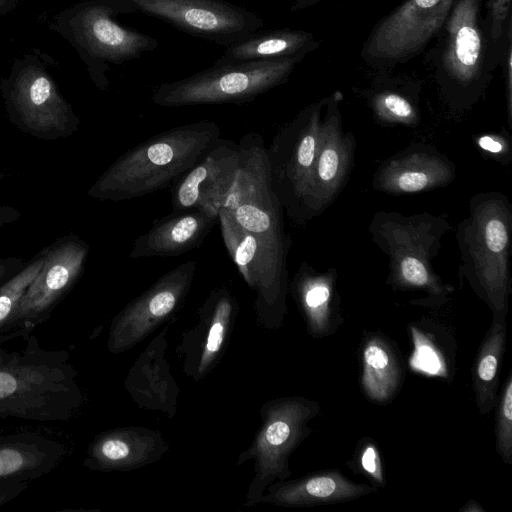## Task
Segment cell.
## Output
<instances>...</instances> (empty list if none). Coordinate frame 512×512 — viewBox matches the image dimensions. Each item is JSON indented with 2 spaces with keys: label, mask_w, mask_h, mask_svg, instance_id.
I'll return each mask as SVG.
<instances>
[{
  "label": "cell",
  "mask_w": 512,
  "mask_h": 512,
  "mask_svg": "<svg viewBox=\"0 0 512 512\" xmlns=\"http://www.w3.org/2000/svg\"><path fill=\"white\" fill-rule=\"evenodd\" d=\"M221 138L220 127L201 120L154 135L119 156L94 182L88 196L123 201L165 189Z\"/></svg>",
  "instance_id": "6da1fadb"
},
{
  "label": "cell",
  "mask_w": 512,
  "mask_h": 512,
  "mask_svg": "<svg viewBox=\"0 0 512 512\" xmlns=\"http://www.w3.org/2000/svg\"><path fill=\"white\" fill-rule=\"evenodd\" d=\"M20 351L0 357V419L65 422L78 412L82 393L65 350H46L34 335Z\"/></svg>",
  "instance_id": "7a4b0ae2"
},
{
  "label": "cell",
  "mask_w": 512,
  "mask_h": 512,
  "mask_svg": "<svg viewBox=\"0 0 512 512\" xmlns=\"http://www.w3.org/2000/svg\"><path fill=\"white\" fill-rule=\"evenodd\" d=\"M468 209V216L456 227L460 285L467 281L492 316H507L512 293V204L506 195L489 191L473 195Z\"/></svg>",
  "instance_id": "3957f363"
},
{
  "label": "cell",
  "mask_w": 512,
  "mask_h": 512,
  "mask_svg": "<svg viewBox=\"0 0 512 512\" xmlns=\"http://www.w3.org/2000/svg\"><path fill=\"white\" fill-rule=\"evenodd\" d=\"M451 229L446 214L376 211L368 232L388 257L386 284L397 291L425 292V298L410 302L415 305L438 307L446 303L454 287L442 281L432 263L440 251L442 238Z\"/></svg>",
  "instance_id": "277c9868"
},
{
  "label": "cell",
  "mask_w": 512,
  "mask_h": 512,
  "mask_svg": "<svg viewBox=\"0 0 512 512\" xmlns=\"http://www.w3.org/2000/svg\"><path fill=\"white\" fill-rule=\"evenodd\" d=\"M483 0H455L429 51L440 96L450 112L469 110L485 92L497 65L481 17Z\"/></svg>",
  "instance_id": "5b68a950"
},
{
  "label": "cell",
  "mask_w": 512,
  "mask_h": 512,
  "mask_svg": "<svg viewBox=\"0 0 512 512\" xmlns=\"http://www.w3.org/2000/svg\"><path fill=\"white\" fill-rule=\"evenodd\" d=\"M133 14L125 0H85L59 11L48 26L77 52L92 83L105 91L111 65L140 58L159 47L157 39L116 21Z\"/></svg>",
  "instance_id": "8992f818"
},
{
  "label": "cell",
  "mask_w": 512,
  "mask_h": 512,
  "mask_svg": "<svg viewBox=\"0 0 512 512\" xmlns=\"http://www.w3.org/2000/svg\"><path fill=\"white\" fill-rule=\"evenodd\" d=\"M53 64L49 55L33 49L15 58L0 81L9 121L20 131L47 141L73 135L80 124L51 73Z\"/></svg>",
  "instance_id": "52a82bcc"
},
{
  "label": "cell",
  "mask_w": 512,
  "mask_h": 512,
  "mask_svg": "<svg viewBox=\"0 0 512 512\" xmlns=\"http://www.w3.org/2000/svg\"><path fill=\"white\" fill-rule=\"evenodd\" d=\"M299 58L217 64L160 84L152 102L161 107L244 104L286 83Z\"/></svg>",
  "instance_id": "ba28073f"
},
{
  "label": "cell",
  "mask_w": 512,
  "mask_h": 512,
  "mask_svg": "<svg viewBox=\"0 0 512 512\" xmlns=\"http://www.w3.org/2000/svg\"><path fill=\"white\" fill-rule=\"evenodd\" d=\"M326 101L327 97L305 106L266 147L273 189L284 211L297 223L309 221V189Z\"/></svg>",
  "instance_id": "9c48e42d"
},
{
  "label": "cell",
  "mask_w": 512,
  "mask_h": 512,
  "mask_svg": "<svg viewBox=\"0 0 512 512\" xmlns=\"http://www.w3.org/2000/svg\"><path fill=\"white\" fill-rule=\"evenodd\" d=\"M237 144V174L223 207L245 230L272 243L290 246L284 226V208L272 186L262 136L250 132Z\"/></svg>",
  "instance_id": "30bf717a"
},
{
  "label": "cell",
  "mask_w": 512,
  "mask_h": 512,
  "mask_svg": "<svg viewBox=\"0 0 512 512\" xmlns=\"http://www.w3.org/2000/svg\"><path fill=\"white\" fill-rule=\"evenodd\" d=\"M455 0H405L378 21L360 56L378 71H389L424 52L441 31Z\"/></svg>",
  "instance_id": "8fae6325"
},
{
  "label": "cell",
  "mask_w": 512,
  "mask_h": 512,
  "mask_svg": "<svg viewBox=\"0 0 512 512\" xmlns=\"http://www.w3.org/2000/svg\"><path fill=\"white\" fill-rule=\"evenodd\" d=\"M133 13L227 47L263 28L262 18L227 0H125Z\"/></svg>",
  "instance_id": "7c38bea8"
},
{
  "label": "cell",
  "mask_w": 512,
  "mask_h": 512,
  "mask_svg": "<svg viewBox=\"0 0 512 512\" xmlns=\"http://www.w3.org/2000/svg\"><path fill=\"white\" fill-rule=\"evenodd\" d=\"M89 244L75 234L45 247L43 265L22 297L10 328L34 330L51 317L83 272Z\"/></svg>",
  "instance_id": "4fadbf2b"
},
{
  "label": "cell",
  "mask_w": 512,
  "mask_h": 512,
  "mask_svg": "<svg viewBox=\"0 0 512 512\" xmlns=\"http://www.w3.org/2000/svg\"><path fill=\"white\" fill-rule=\"evenodd\" d=\"M218 221L228 254L246 283L257 290L265 306L275 308L279 314L284 313L290 247L245 230L224 207L218 210Z\"/></svg>",
  "instance_id": "5bb4252c"
},
{
  "label": "cell",
  "mask_w": 512,
  "mask_h": 512,
  "mask_svg": "<svg viewBox=\"0 0 512 512\" xmlns=\"http://www.w3.org/2000/svg\"><path fill=\"white\" fill-rule=\"evenodd\" d=\"M342 99L343 94L338 90L327 96L310 182L309 220L322 214L333 203L353 168L356 140L352 132L344 131L342 127Z\"/></svg>",
  "instance_id": "9a60e30c"
},
{
  "label": "cell",
  "mask_w": 512,
  "mask_h": 512,
  "mask_svg": "<svg viewBox=\"0 0 512 512\" xmlns=\"http://www.w3.org/2000/svg\"><path fill=\"white\" fill-rule=\"evenodd\" d=\"M239 163L238 144L220 138L184 175L173 183L172 212L223 207Z\"/></svg>",
  "instance_id": "2e32d148"
},
{
  "label": "cell",
  "mask_w": 512,
  "mask_h": 512,
  "mask_svg": "<svg viewBox=\"0 0 512 512\" xmlns=\"http://www.w3.org/2000/svg\"><path fill=\"white\" fill-rule=\"evenodd\" d=\"M456 165L435 147L417 143L386 160L374 173L376 191L406 195L442 188L456 177Z\"/></svg>",
  "instance_id": "e0dca14e"
},
{
  "label": "cell",
  "mask_w": 512,
  "mask_h": 512,
  "mask_svg": "<svg viewBox=\"0 0 512 512\" xmlns=\"http://www.w3.org/2000/svg\"><path fill=\"white\" fill-rule=\"evenodd\" d=\"M196 269L195 260L180 264L131 303L112 328V349L126 346L132 339L140 337L150 325L167 316L188 292Z\"/></svg>",
  "instance_id": "ac0fdd59"
},
{
  "label": "cell",
  "mask_w": 512,
  "mask_h": 512,
  "mask_svg": "<svg viewBox=\"0 0 512 512\" xmlns=\"http://www.w3.org/2000/svg\"><path fill=\"white\" fill-rule=\"evenodd\" d=\"M218 221V210L191 208L155 221L139 236L129 253L132 259L173 257L198 247Z\"/></svg>",
  "instance_id": "d6986e66"
},
{
  "label": "cell",
  "mask_w": 512,
  "mask_h": 512,
  "mask_svg": "<svg viewBox=\"0 0 512 512\" xmlns=\"http://www.w3.org/2000/svg\"><path fill=\"white\" fill-rule=\"evenodd\" d=\"M334 267L319 271L302 262L292 280V294L314 338L334 335L344 323Z\"/></svg>",
  "instance_id": "ffe728a7"
},
{
  "label": "cell",
  "mask_w": 512,
  "mask_h": 512,
  "mask_svg": "<svg viewBox=\"0 0 512 512\" xmlns=\"http://www.w3.org/2000/svg\"><path fill=\"white\" fill-rule=\"evenodd\" d=\"M67 448L35 431L0 432V481L41 478L62 464Z\"/></svg>",
  "instance_id": "44dd1931"
},
{
  "label": "cell",
  "mask_w": 512,
  "mask_h": 512,
  "mask_svg": "<svg viewBox=\"0 0 512 512\" xmlns=\"http://www.w3.org/2000/svg\"><path fill=\"white\" fill-rule=\"evenodd\" d=\"M320 410L318 402L299 397L282 401L276 407L261 441L268 473L282 478L290 474L288 456L310 434L307 424Z\"/></svg>",
  "instance_id": "7402d4cb"
},
{
  "label": "cell",
  "mask_w": 512,
  "mask_h": 512,
  "mask_svg": "<svg viewBox=\"0 0 512 512\" xmlns=\"http://www.w3.org/2000/svg\"><path fill=\"white\" fill-rule=\"evenodd\" d=\"M360 387L371 402L387 404L398 395L404 380L401 354L380 331L365 333L359 346Z\"/></svg>",
  "instance_id": "603a6c76"
},
{
  "label": "cell",
  "mask_w": 512,
  "mask_h": 512,
  "mask_svg": "<svg viewBox=\"0 0 512 512\" xmlns=\"http://www.w3.org/2000/svg\"><path fill=\"white\" fill-rule=\"evenodd\" d=\"M320 42L308 31L290 28L258 30L225 47L214 63L228 64L256 60L303 58L315 51Z\"/></svg>",
  "instance_id": "cb8c5ba5"
},
{
  "label": "cell",
  "mask_w": 512,
  "mask_h": 512,
  "mask_svg": "<svg viewBox=\"0 0 512 512\" xmlns=\"http://www.w3.org/2000/svg\"><path fill=\"white\" fill-rule=\"evenodd\" d=\"M376 490L353 482L338 469H327L282 486L275 497L287 506H319L353 501Z\"/></svg>",
  "instance_id": "d4e9b609"
},
{
  "label": "cell",
  "mask_w": 512,
  "mask_h": 512,
  "mask_svg": "<svg viewBox=\"0 0 512 512\" xmlns=\"http://www.w3.org/2000/svg\"><path fill=\"white\" fill-rule=\"evenodd\" d=\"M374 80L367 99L375 119L383 125L418 126L421 82L386 76L383 72Z\"/></svg>",
  "instance_id": "484cf974"
},
{
  "label": "cell",
  "mask_w": 512,
  "mask_h": 512,
  "mask_svg": "<svg viewBox=\"0 0 512 512\" xmlns=\"http://www.w3.org/2000/svg\"><path fill=\"white\" fill-rule=\"evenodd\" d=\"M506 316H492L472 367V387L480 415L493 410L499 396V372L505 353Z\"/></svg>",
  "instance_id": "4316f807"
},
{
  "label": "cell",
  "mask_w": 512,
  "mask_h": 512,
  "mask_svg": "<svg viewBox=\"0 0 512 512\" xmlns=\"http://www.w3.org/2000/svg\"><path fill=\"white\" fill-rule=\"evenodd\" d=\"M413 350L409 366L414 372L446 380L451 376L454 360L449 359L447 336L440 338L439 328H427L426 322H412L408 326Z\"/></svg>",
  "instance_id": "83f0119b"
},
{
  "label": "cell",
  "mask_w": 512,
  "mask_h": 512,
  "mask_svg": "<svg viewBox=\"0 0 512 512\" xmlns=\"http://www.w3.org/2000/svg\"><path fill=\"white\" fill-rule=\"evenodd\" d=\"M45 258L43 248L28 264L0 285V331L10 328L19 303L40 271Z\"/></svg>",
  "instance_id": "f1b7e54d"
},
{
  "label": "cell",
  "mask_w": 512,
  "mask_h": 512,
  "mask_svg": "<svg viewBox=\"0 0 512 512\" xmlns=\"http://www.w3.org/2000/svg\"><path fill=\"white\" fill-rule=\"evenodd\" d=\"M495 446L504 464H512V372L499 391L495 406Z\"/></svg>",
  "instance_id": "f546056e"
},
{
  "label": "cell",
  "mask_w": 512,
  "mask_h": 512,
  "mask_svg": "<svg viewBox=\"0 0 512 512\" xmlns=\"http://www.w3.org/2000/svg\"><path fill=\"white\" fill-rule=\"evenodd\" d=\"M487 17L484 19L492 51L502 62L508 38L512 36L511 0H488Z\"/></svg>",
  "instance_id": "4dcf8cb0"
},
{
  "label": "cell",
  "mask_w": 512,
  "mask_h": 512,
  "mask_svg": "<svg viewBox=\"0 0 512 512\" xmlns=\"http://www.w3.org/2000/svg\"><path fill=\"white\" fill-rule=\"evenodd\" d=\"M347 465L354 473L368 478L376 489L386 486L382 458L377 443L372 438L365 437L358 441L351 461Z\"/></svg>",
  "instance_id": "1f68e13d"
},
{
  "label": "cell",
  "mask_w": 512,
  "mask_h": 512,
  "mask_svg": "<svg viewBox=\"0 0 512 512\" xmlns=\"http://www.w3.org/2000/svg\"><path fill=\"white\" fill-rule=\"evenodd\" d=\"M231 310L232 302L229 294L225 291H220L217 294L213 323L208 334L205 354L202 359L203 365L220 349Z\"/></svg>",
  "instance_id": "d6a6232c"
},
{
  "label": "cell",
  "mask_w": 512,
  "mask_h": 512,
  "mask_svg": "<svg viewBox=\"0 0 512 512\" xmlns=\"http://www.w3.org/2000/svg\"><path fill=\"white\" fill-rule=\"evenodd\" d=\"M475 144L489 158L507 165L512 159L510 137L503 132H491L477 136Z\"/></svg>",
  "instance_id": "836d02e7"
},
{
  "label": "cell",
  "mask_w": 512,
  "mask_h": 512,
  "mask_svg": "<svg viewBox=\"0 0 512 512\" xmlns=\"http://www.w3.org/2000/svg\"><path fill=\"white\" fill-rule=\"evenodd\" d=\"M502 65L504 71L505 95L507 103V113L509 123L512 117V36L508 38L505 51L503 53Z\"/></svg>",
  "instance_id": "e575fe53"
},
{
  "label": "cell",
  "mask_w": 512,
  "mask_h": 512,
  "mask_svg": "<svg viewBox=\"0 0 512 512\" xmlns=\"http://www.w3.org/2000/svg\"><path fill=\"white\" fill-rule=\"evenodd\" d=\"M30 481L23 479H6L0 481V506L12 501L24 492Z\"/></svg>",
  "instance_id": "d590c367"
},
{
  "label": "cell",
  "mask_w": 512,
  "mask_h": 512,
  "mask_svg": "<svg viewBox=\"0 0 512 512\" xmlns=\"http://www.w3.org/2000/svg\"><path fill=\"white\" fill-rule=\"evenodd\" d=\"M25 262L21 258L9 257L0 259V285L17 273Z\"/></svg>",
  "instance_id": "8d00e7d4"
},
{
  "label": "cell",
  "mask_w": 512,
  "mask_h": 512,
  "mask_svg": "<svg viewBox=\"0 0 512 512\" xmlns=\"http://www.w3.org/2000/svg\"><path fill=\"white\" fill-rule=\"evenodd\" d=\"M31 333L32 330L26 328H13L0 331V357L8 352V350L5 348V345L8 342L19 338L25 339Z\"/></svg>",
  "instance_id": "74e56055"
},
{
  "label": "cell",
  "mask_w": 512,
  "mask_h": 512,
  "mask_svg": "<svg viewBox=\"0 0 512 512\" xmlns=\"http://www.w3.org/2000/svg\"><path fill=\"white\" fill-rule=\"evenodd\" d=\"M4 178V174L0 171V181ZM21 217L20 212L11 206L0 205V227L14 223Z\"/></svg>",
  "instance_id": "f35d334b"
},
{
  "label": "cell",
  "mask_w": 512,
  "mask_h": 512,
  "mask_svg": "<svg viewBox=\"0 0 512 512\" xmlns=\"http://www.w3.org/2000/svg\"><path fill=\"white\" fill-rule=\"evenodd\" d=\"M20 2L21 0H0V17H4L14 11Z\"/></svg>",
  "instance_id": "ab89813d"
},
{
  "label": "cell",
  "mask_w": 512,
  "mask_h": 512,
  "mask_svg": "<svg viewBox=\"0 0 512 512\" xmlns=\"http://www.w3.org/2000/svg\"><path fill=\"white\" fill-rule=\"evenodd\" d=\"M324 0H295L291 7L292 11H300L312 7Z\"/></svg>",
  "instance_id": "60d3db41"
},
{
  "label": "cell",
  "mask_w": 512,
  "mask_h": 512,
  "mask_svg": "<svg viewBox=\"0 0 512 512\" xmlns=\"http://www.w3.org/2000/svg\"><path fill=\"white\" fill-rule=\"evenodd\" d=\"M460 512H484V508L475 500H469L464 504L462 508L459 509Z\"/></svg>",
  "instance_id": "b9f144b4"
}]
</instances>
